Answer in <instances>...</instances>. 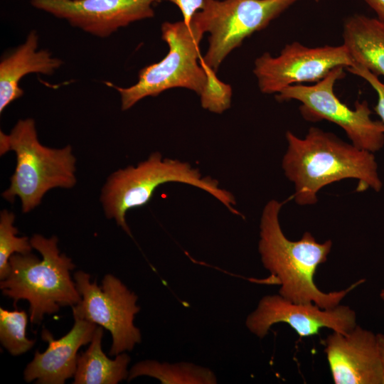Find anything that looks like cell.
<instances>
[{"instance_id":"1","label":"cell","mask_w":384,"mask_h":384,"mask_svg":"<svg viewBox=\"0 0 384 384\" xmlns=\"http://www.w3.org/2000/svg\"><path fill=\"white\" fill-rule=\"evenodd\" d=\"M285 137L287 148L282 167L294 185L292 198L297 204H316L322 188L346 178L358 181V192L382 189L374 153L316 127H310L303 138L291 131L286 132Z\"/></svg>"},{"instance_id":"2","label":"cell","mask_w":384,"mask_h":384,"mask_svg":"<svg viewBox=\"0 0 384 384\" xmlns=\"http://www.w3.org/2000/svg\"><path fill=\"white\" fill-rule=\"evenodd\" d=\"M284 203L275 199L269 201L260 218L258 251L264 267L270 273L267 282L279 284V294L293 302L314 303L325 309L339 305L365 279L342 290L324 292L319 289L314 274L319 265L327 260L332 241L319 242L308 231L298 240L288 239L279 223Z\"/></svg>"},{"instance_id":"3","label":"cell","mask_w":384,"mask_h":384,"mask_svg":"<svg viewBox=\"0 0 384 384\" xmlns=\"http://www.w3.org/2000/svg\"><path fill=\"white\" fill-rule=\"evenodd\" d=\"M30 242L43 259L31 253L12 255L10 273L1 280L0 288L14 304L19 299L27 300L31 322L40 324L45 314L55 313L60 306H73L82 297L70 274L75 265L70 257L60 253L57 237L46 238L36 234Z\"/></svg>"},{"instance_id":"4","label":"cell","mask_w":384,"mask_h":384,"mask_svg":"<svg viewBox=\"0 0 384 384\" xmlns=\"http://www.w3.org/2000/svg\"><path fill=\"white\" fill-rule=\"evenodd\" d=\"M169 182L188 184L203 190L232 213L242 216L235 208V196L220 187L218 180L203 176L198 169L188 162L163 158L159 151L153 152L136 166H129L110 176L100 198L105 215L114 218L131 235L125 219L127 211L146 204L159 186Z\"/></svg>"},{"instance_id":"5","label":"cell","mask_w":384,"mask_h":384,"mask_svg":"<svg viewBox=\"0 0 384 384\" xmlns=\"http://www.w3.org/2000/svg\"><path fill=\"white\" fill-rule=\"evenodd\" d=\"M8 151L15 152L16 166L2 197L10 202L18 197L23 213L38 206L49 190L71 188L76 183L72 146L52 149L42 145L31 118L18 120L9 134L1 131V155Z\"/></svg>"},{"instance_id":"6","label":"cell","mask_w":384,"mask_h":384,"mask_svg":"<svg viewBox=\"0 0 384 384\" xmlns=\"http://www.w3.org/2000/svg\"><path fill=\"white\" fill-rule=\"evenodd\" d=\"M204 34L193 19L189 24L183 20L164 22L161 37L169 46L166 56L143 68L132 86L109 84L119 92L122 110H127L144 97H155L175 87L186 88L199 95L206 81V73L198 63L199 46Z\"/></svg>"},{"instance_id":"7","label":"cell","mask_w":384,"mask_h":384,"mask_svg":"<svg viewBox=\"0 0 384 384\" xmlns=\"http://www.w3.org/2000/svg\"><path fill=\"white\" fill-rule=\"evenodd\" d=\"M344 68L332 70L327 76L312 85H290L275 95L279 102L297 100L299 112L309 122L327 120L340 127L356 146L375 153L384 146V125L371 118L372 111L366 100L356 101L354 109L343 103L336 95V82L345 76Z\"/></svg>"},{"instance_id":"8","label":"cell","mask_w":384,"mask_h":384,"mask_svg":"<svg viewBox=\"0 0 384 384\" xmlns=\"http://www.w3.org/2000/svg\"><path fill=\"white\" fill-rule=\"evenodd\" d=\"M298 0H204L193 17L209 33L203 60L217 71L235 48L269 23Z\"/></svg>"},{"instance_id":"9","label":"cell","mask_w":384,"mask_h":384,"mask_svg":"<svg viewBox=\"0 0 384 384\" xmlns=\"http://www.w3.org/2000/svg\"><path fill=\"white\" fill-rule=\"evenodd\" d=\"M74 281L82 299L72 306L73 316L110 331L112 338L110 355L132 351L141 342L140 330L134 324L140 311L134 292L110 274L105 276L101 287L96 281L91 283L90 275L82 271L74 274Z\"/></svg>"},{"instance_id":"10","label":"cell","mask_w":384,"mask_h":384,"mask_svg":"<svg viewBox=\"0 0 384 384\" xmlns=\"http://www.w3.org/2000/svg\"><path fill=\"white\" fill-rule=\"evenodd\" d=\"M353 64L343 44L309 48L294 41L286 45L277 57L265 53L257 58L253 73L262 93L277 94L290 85L316 83L334 68Z\"/></svg>"},{"instance_id":"11","label":"cell","mask_w":384,"mask_h":384,"mask_svg":"<svg viewBox=\"0 0 384 384\" xmlns=\"http://www.w3.org/2000/svg\"><path fill=\"white\" fill-rule=\"evenodd\" d=\"M281 322L291 326L300 338L317 335L322 328L346 334L357 325L356 314L348 306L325 309L314 303L293 302L280 294L264 296L247 316L245 325L262 338L272 325Z\"/></svg>"},{"instance_id":"12","label":"cell","mask_w":384,"mask_h":384,"mask_svg":"<svg viewBox=\"0 0 384 384\" xmlns=\"http://www.w3.org/2000/svg\"><path fill=\"white\" fill-rule=\"evenodd\" d=\"M155 1L31 0V4L87 33L107 38L134 22L152 18Z\"/></svg>"},{"instance_id":"13","label":"cell","mask_w":384,"mask_h":384,"mask_svg":"<svg viewBox=\"0 0 384 384\" xmlns=\"http://www.w3.org/2000/svg\"><path fill=\"white\" fill-rule=\"evenodd\" d=\"M324 353L336 384H382L383 366L377 334L358 324L346 334L334 331Z\"/></svg>"},{"instance_id":"14","label":"cell","mask_w":384,"mask_h":384,"mask_svg":"<svg viewBox=\"0 0 384 384\" xmlns=\"http://www.w3.org/2000/svg\"><path fill=\"white\" fill-rule=\"evenodd\" d=\"M74 319L71 330L60 339H55L43 329L41 338L48 346L43 353L36 351L33 361L27 365L24 370L26 382L36 380V383L41 384H63L75 375L78 349L91 341L97 326L85 319Z\"/></svg>"},{"instance_id":"15","label":"cell","mask_w":384,"mask_h":384,"mask_svg":"<svg viewBox=\"0 0 384 384\" xmlns=\"http://www.w3.org/2000/svg\"><path fill=\"white\" fill-rule=\"evenodd\" d=\"M39 36L31 31L23 43L5 55L0 62V113L23 95L19 82L30 73L53 75L63 61L46 49H38Z\"/></svg>"},{"instance_id":"16","label":"cell","mask_w":384,"mask_h":384,"mask_svg":"<svg viewBox=\"0 0 384 384\" xmlns=\"http://www.w3.org/2000/svg\"><path fill=\"white\" fill-rule=\"evenodd\" d=\"M343 45L353 64L384 77V23L363 14L348 17L343 27Z\"/></svg>"},{"instance_id":"17","label":"cell","mask_w":384,"mask_h":384,"mask_svg":"<svg viewBox=\"0 0 384 384\" xmlns=\"http://www.w3.org/2000/svg\"><path fill=\"white\" fill-rule=\"evenodd\" d=\"M102 326L96 327L89 348L78 355L74 384H117L129 375L130 357L124 352L115 359L107 357L102 350Z\"/></svg>"},{"instance_id":"18","label":"cell","mask_w":384,"mask_h":384,"mask_svg":"<svg viewBox=\"0 0 384 384\" xmlns=\"http://www.w3.org/2000/svg\"><path fill=\"white\" fill-rule=\"evenodd\" d=\"M142 375L156 378L164 384H215L217 378L209 368L188 362L160 363L145 360L133 366L128 381Z\"/></svg>"},{"instance_id":"19","label":"cell","mask_w":384,"mask_h":384,"mask_svg":"<svg viewBox=\"0 0 384 384\" xmlns=\"http://www.w3.org/2000/svg\"><path fill=\"white\" fill-rule=\"evenodd\" d=\"M28 316L26 311H9L0 308V341L2 346L14 356L29 351L35 340L26 337Z\"/></svg>"},{"instance_id":"20","label":"cell","mask_w":384,"mask_h":384,"mask_svg":"<svg viewBox=\"0 0 384 384\" xmlns=\"http://www.w3.org/2000/svg\"><path fill=\"white\" fill-rule=\"evenodd\" d=\"M15 215L4 210L0 215V279L4 280L10 273L9 259L15 253H31L32 245L27 237H17L14 226Z\"/></svg>"},{"instance_id":"21","label":"cell","mask_w":384,"mask_h":384,"mask_svg":"<svg viewBox=\"0 0 384 384\" xmlns=\"http://www.w3.org/2000/svg\"><path fill=\"white\" fill-rule=\"evenodd\" d=\"M199 62L206 75L205 85L199 95L201 106L210 112L221 114L231 105L232 87L217 77L216 71L207 65L203 58Z\"/></svg>"},{"instance_id":"22","label":"cell","mask_w":384,"mask_h":384,"mask_svg":"<svg viewBox=\"0 0 384 384\" xmlns=\"http://www.w3.org/2000/svg\"><path fill=\"white\" fill-rule=\"evenodd\" d=\"M347 70L351 73L367 81L376 92L378 101L373 109L384 125V83L379 80L378 76L373 74L368 69L360 65L353 64L351 67L347 68Z\"/></svg>"},{"instance_id":"23","label":"cell","mask_w":384,"mask_h":384,"mask_svg":"<svg viewBox=\"0 0 384 384\" xmlns=\"http://www.w3.org/2000/svg\"><path fill=\"white\" fill-rule=\"evenodd\" d=\"M175 4L181 11L183 21L189 24L193 16L199 11L204 3V0H165Z\"/></svg>"},{"instance_id":"24","label":"cell","mask_w":384,"mask_h":384,"mask_svg":"<svg viewBox=\"0 0 384 384\" xmlns=\"http://www.w3.org/2000/svg\"><path fill=\"white\" fill-rule=\"evenodd\" d=\"M377 14V18L384 23V0H363Z\"/></svg>"},{"instance_id":"25","label":"cell","mask_w":384,"mask_h":384,"mask_svg":"<svg viewBox=\"0 0 384 384\" xmlns=\"http://www.w3.org/2000/svg\"><path fill=\"white\" fill-rule=\"evenodd\" d=\"M379 351L380 354L382 366H383V383L384 384V334H377Z\"/></svg>"},{"instance_id":"26","label":"cell","mask_w":384,"mask_h":384,"mask_svg":"<svg viewBox=\"0 0 384 384\" xmlns=\"http://www.w3.org/2000/svg\"><path fill=\"white\" fill-rule=\"evenodd\" d=\"M380 297L382 300L384 301V289L380 291Z\"/></svg>"},{"instance_id":"27","label":"cell","mask_w":384,"mask_h":384,"mask_svg":"<svg viewBox=\"0 0 384 384\" xmlns=\"http://www.w3.org/2000/svg\"><path fill=\"white\" fill-rule=\"evenodd\" d=\"M316 1H318L319 0H316Z\"/></svg>"}]
</instances>
